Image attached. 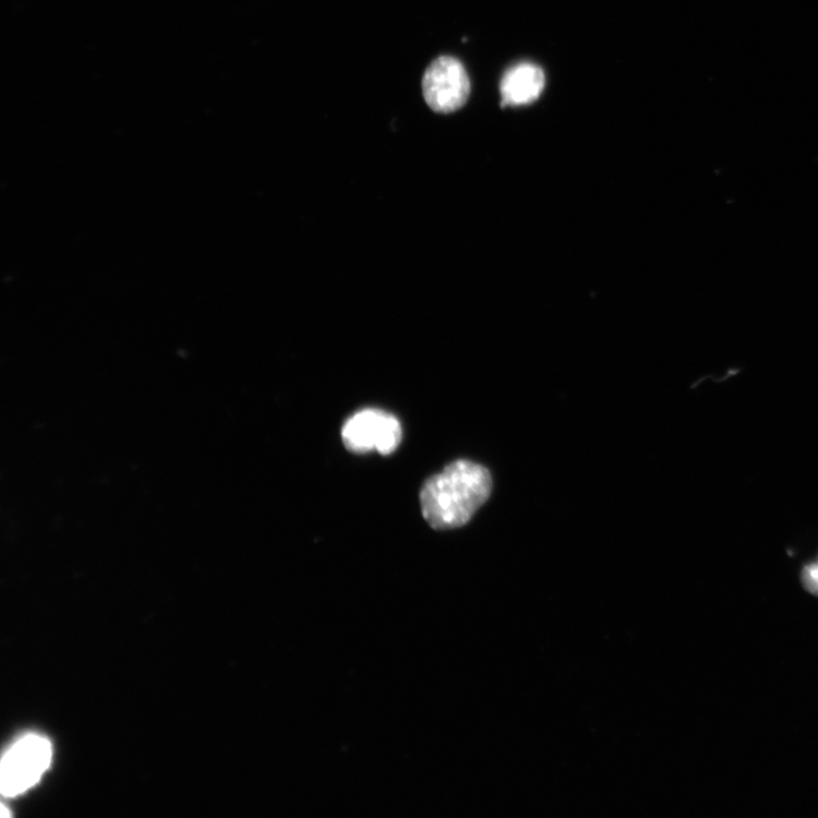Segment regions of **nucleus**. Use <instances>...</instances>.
<instances>
[{
	"label": "nucleus",
	"mask_w": 818,
	"mask_h": 818,
	"mask_svg": "<svg viewBox=\"0 0 818 818\" xmlns=\"http://www.w3.org/2000/svg\"><path fill=\"white\" fill-rule=\"evenodd\" d=\"M422 88L432 111L449 115L467 104L471 82L466 68L457 59L442 57L425 71Z\"/></svg>",
	"instance_id": "obj_4"
},
{
	"label": "nucleus",
	"mask_w": 818,
	"mask_h": 818,
	"mask_svg": "<svg viewBox=\"0 0 818 818\" xmlns=\"http://www.w3.org/2000/svg\"><path fill=\"white\" fill-rule=\"evenodd\" d=\"M802 582L809 593L818 597V561L805 566L802 573Z\"/></svg>",
	"instance_id": "obj_6"
},
{
	"label": "nucleus",
	"mask_w": 818,
	"mask_h": 818,
	"mask_svg": "<svg viewBox=\"0 0 818 818\" xmlns=\"http://www.w3.org/2000/svg\"><path fill=\"white\" fill-rule=\"evenodd\" d=\"M345 447L354 454L376 450L393 454L401 443L402 430L394 416L381 409H363L352 416L341 431Z\"/></svg>",
	"instance_id": "obj_2"
},
{
	"label": "nucleus",
	"mask_w": 818,
	"mask_h": 818,
	"mask_svg": "<svg viewBox=\"0 0 818 818\" xmlns=\"http://www.w3.org/2000/svg\"><path fill=\"white\" fill-rule=\"evenodd\" d=\"M545 84L543 71L532 63H520L510 68L502 79L503 106H524L541 95Z\"/></svg>",
	"instance_id": "obj_5"
},
{
	"label": "nucleus",
	"mask_w": 818,
	"mask_h": 818,
	"mask_svg": "<svg viewBox=\"0 0 818 818\" xmlns=\"http://www.w3.org/2000/svg\"><path fill=\"white\" fill-rule=\"evenodd\" d=\"M50 744L41 736L27 735L4 756L0 787L7 797H14L36 784L49 767Z\"/></svg>",
	"instance_id": "obj_3"
},
{
	"label": "nucleus",
	"mask_w": 818,
	"mask_h": 818,
	"mask_svg": "<svg viewBox=\"0 0 818 818\" xmlns=\"http://www.w3.org/2000/svg\"><path fill=\"white\" fill-rule=\"evenodd\" d=\"M493 489L490 472L480 464L459 459L431 477L420 494L424 520L434 530H452L471 521Z\"/></svg>",
	"instance_id": "obj_1"
}]
</instances>
